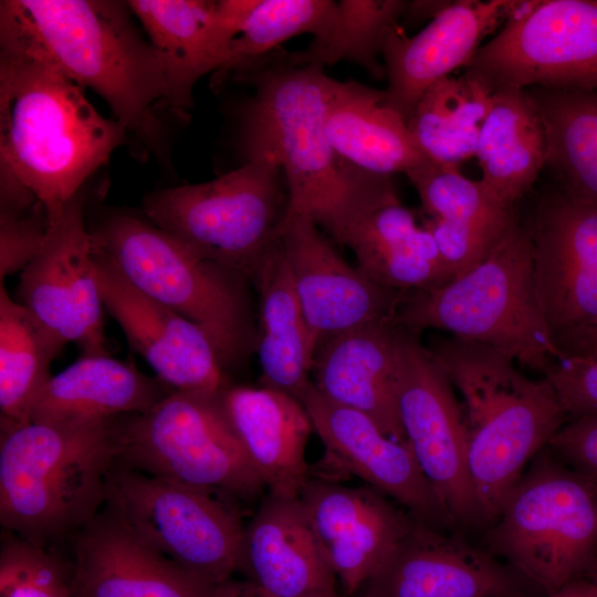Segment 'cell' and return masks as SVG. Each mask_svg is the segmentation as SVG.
Returning <instances> with one entry per match:
<instances>
[{"mask_svg":"<svg viewBox=\"0 0 597 597\" xmlns=\"http://www.w3.org/2000/svg\"><path fill=\"white\" fill-rule=\"evenodd\" d=\"M254 88L242 116L247 160L268 156L284 172V217H306L336 241L366 208L397 196L391 176L364 171L342 158L325 134L336 80L323 67L269 53L234 72Z\"/></svg>","mask_w":597,"mask_h":597,"instance_id":"cell-1","label":"cell"},{"mask_svg":"<svg viewBox=\"0 0 597 597\" xmlns=\"http://www.w3.org/2000/svg\"><path fill=\"white\" fill-rule=\"evenodd\" d=\"M127 136L45 52L0 23V172L29 189L51 222Z\"/></svg>","mask_w":597,"mask_h":597,"instance_id":"cell-2","label":"cell"},{"mask_svg":"<svg viewBox=\"0 0 597 597\" xmlns=\"http://www.w3.org/2000/svg\"><path fill=\"white\" fill-rule=\"evenodd\" d=\"M100 0L1 1L0 23L29 39L83 88L97 93L127 134L157 150L159 109L170 108L163 62L128 13Z\"/></svg>","mask_w":597,"mask_h":597,"instance_id":"cell-3","label":"cell"},{"mask_svg":"<svg viewBox=\"0 0 597 597\" xmlns=\"http://www.w3.org/2000/svg\"><path fill=\"white\" fill-rule=\"evenodd\" d=\"M125 416L1 426L3 530L52 547L90 522L105 505Z\"/></svg>","mask_w":597,"mask_h":597,"instance_id":"cell-4","label":"cell"},{"mask_svg":"<svg viewBox=\"0 0 597 597\" xmlns=\"http://www.w3.org/2000/svg\"><path fill=\"white\" fill-rule=\"evenodd\" d=\"M427 347L462 397L470 480L489 525L566 412L546 377H527L492 347L451 335Z\"/></svg>","mask_w":597,"mask_h":597,"instance_id":"cell-5","label":"cell"},{"mask_svg":"<svg viewBox=\"0 0 597 597\" xmlns=\"http://www.w3.org/2000/svg\"><path fill=\"white\" fill-rule=\"evenodd\" d=\"M395 321L486 345L543 377L559 362L537 300L531 228L519 216L483 261L440 287L406 292Z\"/></svg>","mask_w":597,"mask_h":597,"instance_id":"cell-6","label":"cell"},{"mask_svg":"<svg viewBox=\"0 0 597 597\" xmlns=\"http://www.w3.org/2000/svg\"><path fill=\"white\" fill-rule=\"evenodd\" d=\"M93 249L135 287L199 326L223 369L256 350L251 281L198 256L149 219L114 213L91 231Z\"/></svg>","mask_w":597,"mask_h":597,"instance_id":"cell-7","label":"cell"},{"mask_svg":"<svg viewBox=\"0 0 597 597\" xmlns=\"http://www.w3.org/2000/svg\"><path fill=\"white\" fill-rule=\"evenodd\" d=\"M488 526L483 547L541 595L552 594L597 562V481L545 448Z\"/></svg>","mask_w":597,"mask_h":597,"instance_id":"cell-8","label":"cell"},{"mask_svg":"<svg viewBox=\"0 0 597 597\" xmlns=\"http://www.w3.org/2000/svg\"><path fill=\"white\" fill-rule=\"evenodd\" d=\"M281 171L272 157L252 158L212 180L149 195L144 213L198 256L250 280L286 211Z\"/></svg>","mask_w":597,"mask_h":597,"instance_id":"cell-9","label":"cell"},{"mask_svg":"<svg viewBox=\"0 0 597 597\" xmlns=\"http://www.w3.org/2000/svg\"><path fill=\"white\" fill-rule=\"evenodd\" d=\"M222 394L172 391L126 415L117 461L158 478L250 501L266 489L227 413Z\"/></svg>","mask_w":597,"mask_h":597,"instance_id":"cell-10","label":"cell"},{"mask_svg":"<svg viewBox=\"0 0 597 597\" xmlns=\"http://www.w3.org/2000/svg\"><path fill=\"white\" fill-rule=\"evenodd\" d=\"M227 495L150 475L116 461L105 505L146 543L213 585L237 572L243 528Z\"/></svg>","mask_w":597,"mask_h":597,"instance_id":"cell-11","label":"cell"},{"mask_svg":"<svg viewBox=\"0 0 597 597\" xmlns=\"http://www.w3.org/2000/svg\"><path fill=\"white\" fill-rule=\"evenodd\" d=\"M464 75L491 95L533 86L597 93V0L514 1Z\"/></svg>","mask_w":597,"mask_h":597,"instance_id":"cell-12","label":"cell"},{"mask_svg":"<svg viewBox=\"0 0 597 597\" xmlns=\"http://www.w3.org/2000/svg\"><path fill=\"white\" fill-rule=\"evenodd\" d=\"M397 395L401 425L423 474L457 527L486 522L468 468L462 406L420 334L396 323Z\"/></svg>","mask_w":597,"mask_h":597,"instance_id":"cell-13","label":"cell"},{"mask_svg":"<svg viewBox=\"0 0 597 597\" xmlns=\"http://www.w3.org/2000/svg\"><path fill=\"white\" fill-rule=\"evenodd\" d=\"M18 296L62 347L76 342L83 355L108 353L82 191L51 222L44 245L21 272Z\"/></svg>","mask_w":597,"mask_h":597,"instance_id":"cell-14","label":"cell"},{"mask_svg":"<svg viewBox=\"0 0 597 597\" xmlns=\"http://www.w3.org/2000/svg\"><path fill=\"white\" fill-rule=\"evenodd\" d=\"M526 219L537 300L557 350L569 337L597 328V207L556 190Z\"/></svg>","mask_w":597,"mask_h":597,"instance_id":"cell-15","label":"cell"},{"mask_svg":"<svg viewBox=\"0 0 597 597\" xmlns=\"http://www.w3.org/2000/svg\"><path fill=\"white\" fill-rule=\"evenodd\" d=\"M540 596L485 547L416 521L355 597Z\"/></svg>","mask_w":597,"mask_h":597,"instance_id":"cell-16","label":"cell"},{"mask_svg":"<svg viewBox=\"0 0 597 597\" xmlns=\"http://www.w3.org/2000/svg\"><path fill=\"white\" fill-rule=\"evenodd\" d=\"M280 240L312 345L396 316L406 292L377 284L352 266L306 217H283Z\"/></svg>","mask_w":597,"mask_h":597,"instance_id":"cell-17","label":"cell"},{"mask_svg":"<svg viewBox=\"0 0 597 597\" xmlns=\"http://www.w3.org/2000/svg\"><path fill=\"white\" fill-rule=\"evenodd\" d=\"M300 401L327 455L344 470L398 503L417 522L442 532L458 528L408 441L390 438L365 413L328 399L313 381Z\"/></svg>","mask_w":597,"mask_h":597,"instance_id":"cell-18","label":"cell"},{"mask_svg":"<svg viewBox=\"0 0 597 597\" xmlns=\"http://www.w3.org/2000/svg\"><path fill=\"white\" fill-rule=\"evenodd\" d=\"M93 252L104 307L157 377L174 391L221 394L229 385L206 333L139 291L94 249Z\"/></svg>","mask_w":597,"mask_h":597,"instance_id":"cell-19","label":"cell"},{"mask_svg":"<svg viewBox=\"0 0 597 597\" xmlns=\"http://www.w3.org/2000/svg\"><path fill=\"white\" fill-rule=\"evenodd\" d=\"M298 498L343 597H355L416 520L365 484L312 479Z\"/></svg>","mask_w":597,"mask_h":597,"instance_id":"cell-20","label":"cell"},{"mask_svg":"<svg viewBox=\"0 0 597 597\" xmlns=\"http://www.w3.org/2000/svg\"><path fill=\"white\" fill-rule=\"evenodd\" d=\"M70 542V597H212L217 586L159 553L106 505Z\"/></svg>","mask_w":597,"mask_h":597,"instance_id":"cell-21","label":"cell"},{"mask_svg":"<svg viewBox=\"0 0 597 597\" xmlns=\"http://www.w3.org/2000/svg\"><path fill=\"white\" fill-rule=\"evenodd\" d=\"M514 0L450 2L413 36L399 25L383 41L388 86L383 103L408 123L417 103L434 83L465 66L481 41L512 13Z\"/></svg>","mask_w":597,"mask_h":597,"instance_id":"cell-22","label":"cell"},{"mask_svg":"<svg viewBox=\"0 0 597 597\" xmlns=\"http://www.w3.org/2000/svg\"><path fill=\"white\" fill-rule=\"evenodd\" d=\"M256 0H130L127 4L158 53L167 76L170 109L192 105L196 83L218 72Z\"/></svg>","mask_w":597,"mask_h":597,"instance_id":"cell-23","label":"cell"},{"mask_svg":"<svg viewBox=\"0 0 597 597\" xmlns=\"http://www.w3.org/2000/svg\"><path fill=\"white\" fill-rule=\"evenodd\" d=\"M237 572L277 597H343L298 496H263L244 525Z\"/></svg>","mask_w":597,"mask_h":597,"instance_id":"cell-24","label":"cell"},{"mask_svg":"<svg viewBox=\"0 0 597 597\" xmlns=\"http://www.w3.org/2000/svg\"><path fill=\"white\" fill-rule=\"evenodd\" d=\"M406 175L428 216L423 227L455 277L483 261L519 216L459 166L426 161Z\"/></svg>","mask_w":597,"mask_h":597,"instance_id":"cell-25","label":"cell"},{"mask_svg":"<svg viewBox=\"0 0 597 597\" xmlns=\"http://www.w3.org/2000/svg\"><path fill=\"white\" fill-rule=\"evenodd\" d=\"M312 373L325 397L365 413L390 438L407 441L398 408L395 318L326 339L315 352Z\"/></svg>","mask_w":597,"mask_h":597,"instance_id":"cell-26","label":"cell"},{"mask_svg":"<svg viewBox=\"0 0 597 597\" xmlns=\"http://www.w3.org/2000/svg\"><path fill=\"white\" fill-rule=\"evenodd\" d=\"M336 242L354 252L365 276L389 289L432 290L455 277L430 232L397 196L359 212Z\"/></svg>","mask_w":597,"mask_h":597,"instance_id":"cell-27","label":"cell"},{"mask_svg":"<svg viewBox=\"0 0 597 597\" xmlns=\"http://www.w3.org/2000/svg\"><path fill=\"white\" fill-rule=\"evenodd\" d=\"M222 400L268 492L298 496L311 478L305 452L313 431L302 402L264 386H228Z\"/></svg>","mask_w":597,"mask_h":597,"instance_id":"cell-28","label":"cell"},{"mask_svg":"<svg viewBox=\"0 0 597 597\" xmlns=\"http://www.w3.org/2000/svg\"><path fill=\"white\" fill-rule=\"evenodd\" d=\"M174 390L107 354L82 355L52 376L35 397L29 422L142 413Z\"/></svg>","mask_w":597,"mask_h":597,"instance_id":"cell-29","label":"cell"},{"mask_svg":"<svg viewBox=\"0 0 597 597\" xmlns=\"http://www.w3.org/2000/svg\"><path fill=\"white\" fill-rule=\"evenodd\" d=\"M258 293L256 353L262 386L300 400L312 383L315 349L279 238L250 275Z\"/></svg>","mask_w":597,"mask_h":597,"instance_id":"cell-30","label":"cell"},{"mask_svg":"<svg viewBox=\"0 0 597 597\" xmlns=\"http://www.w3.org/2000/svg\"><path fill=\"white\" fill-rule=\"evenodd\" d=\"M384 90L355 81L336 82L325 116V134L334 150L357 168L391 176L427 160L405 119L383 103Z\"/></svg>","mask_w":597,"mask_h":597,"instance_id":"cell-31","label":"cell"},{"mask_svg":"<svg viewBox=\"0 0 597 597\" xmlns=\"http://www.w3.org/2000/svg\"><path fill=\"white\" fill-rule=\"evenodd\" d=\"M475 157L480 179L504 205L515 208L546 165V135L527 88H503L492 94Z\"/></svg>","mask_w":597,"mask_h":597,"instance_id":"cell-32","label":"cell"},{"mask_svg":"<svg viewBox=\"0 0 597 597\" xmlns=\"http://www.w3.org/2000/svg\"><path fill=\"white\" fill-rule=\"evenodd\" d=\"M527 90L545 129V166L559 190L597 207V93L541 86Z\"/></svg>","mask_w":597,"mask_h":597,"instance_id":"cell-33","label":"cell"},{"mask_svg":"<svg viewBox=\"0 0 597 597\" xmlns=\"http://www.w3.org/2000/svg\"><path fill=\"white\" fill-rule=\"evenodd\" d=\"M492 95L462 76H447L417 103L407 127L418 150L432 163L459 166L475 156Z\"/></svg>","mask_w":597,"mask_h":597,"instance_id":"cell-34","label":"cell"},{"mask_svg":"<svg viewBox=\"0 0 597 597\" xmlns=\"http://www.w3.org/2000/svg\"><path fill=\"white\" fill-rule=\"evenodd\" d=\"M63 347L31 312L0 285L1 426L29 422L30 408L52 377L50 365Z\"/></svg>","mask_w":597,"mask_h":597,"instance_id":"cell-35","label":"cell"},{"mask_svg":"<svg viewBox=\"0 0 597 597\" xmlns=\"http://www.w3.org/2000/svg\"><path fill=\"white\" fill-rule=\"evenodd\" d=\"M402 0H342L325 31L305 50L286 54L295 64L320 67L341 61L357 63L380 77L384 70L378 62L387 31L398 25L408 10Z\"/></svg>","mask_w":597,"mask_h":597,"instance_id":"cell-36","label":"cell"},{"mask_svg":"<svg viewBox=\"0 0 597 597\" xmlns=\"http://www.w3.org/2000/svg\"><path fill=\"white\" fill-rule=\"evenodd\" d=\"M336 3L332 0H256L217 73H234L292 36L302 33L320 36Z\"/></svg>","mask_w":597,"mask_h":597,"instance_id":"cell-37","label":"cell"},{"mask_svg":"<svg viewBox=\"0 0 597 597\" xmlns=\"http://www.w3.org/2000/svg\"><path fill=\"white\" fill-rule=\"evenodd\" d=\"M72 561L2 531L0 597H70Z\"/></svg>","mask_w":597,"mask_h":597,"instance_id":"cell-38","label":"cell"},{"mask_svg":"<svg viewBox=\"0 0 597 597\" xmlns=\"http://www.w3.org/2000/svg\"><path fill=\"white\" fill-rule=\"evenodd\" d=\"M51 221L45 206L13 177L0 174V277L25 266L45 243Z\"/></svg>","mask_w":597,"mask_h":597,"instance_id":"cell-39","label":"cell"},{"mask_svg":"<svg viewBox=\"0 0 597 597\" xmlns=\"http://www.w3.org/2000/svg\"><path fill=\"white\" fill-rule=\"evenodd\" d=\"M545 377L554 387L567 420L597 415V360L563 358Z\"/></svg>","mask_w":597,"mask_h":597,"instance_id":"cell-40","label":"cell"},{"mask_svg":"<svg viewBox=\"0 0 597 597\" xmlns=\"http://www.w3.org/2000/svg\"><path fill=\"white\" fill-rule=\"evenodd\" d=\"M547 448L565 464L597 481V415L567 420Z\"/></svg>","mask_w":597,"mask_h":597,"instance_id":"cell-41","label":"cell"},{"mask_svg":"<svg viewBox=\"0 0 597 597\" xmlns=\"http://www.w3.org/2000/svg\"><path fill=\"white\" fill-rule=\"evenodd\" d=\"M559 360L580 357L597 360V328L569 337L557 346Z\"/></svg>","mask_w":597,"mask_h":597,"instance_id":"cell-42","label":"cell"},{"mask_svg":"<svg viewBox=\"0 0 597 597\" xmlns=\"http://www.w3.org/2000/svg\"><path fill=\"white\" fill-rule=\"evenodd\" d=\"M540 597H597V583L588 576L575 578L556 591Z\"/></svg>","mask_w":597,"mask_h":597,"instance_id":"cell-43","label":"cell"},{"mask_svg":"<svg viewBox=\"0 0 597 597\" xmlns=\"http://www.w3.org/2000/svg\"><path fill=\"white\" fill-rule=\"evenodd\" d=\"M212 597H260V588L247 579L231 577L214 587Z\"/></svg>","mask_w":597,"mask_h":597,"instance_id":"cell-44","label":"cell"},{"mask_svg":"<svg viewBox=\"0 0 597 597\" xmlns=\"http://www.w3.org/2000/svg\"><path fill=\"white\" fill-rule=\"evenodd\" d=\"M597 583V562L593 569L586 575Z\"/></svg>","mask_w":597,"mask_h":597,"instance_id":"cell-45","label":"cell"}]
</instances>
